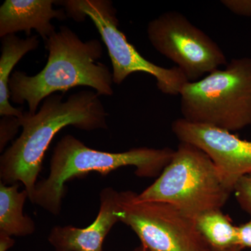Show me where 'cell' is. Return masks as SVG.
I'll use <instances>...</instances> for the list:
<instances>
[{
  "instance_id": "cell-2",
  "label": "cell",
  "mask_w": 251,
  "mask_h": 251,
  "mask_svg": "<svg viewBox=\"0 0 251 251\" xmlns=\"http://www.w3.org/2000/svg\"><path fill=\"white\" fill-rule=\"evenodd\" d=\"M49 51L46 65L35 75L15 72L10 77L11 100L27 103L29 113L37 112L39 104L56 92L65 93L80 86L92 87L99 96L113 94L112 73L101 62L103 46L97 39L87 41L62 26L45 41Z\"/></svg>"
},
{
  "instance_id": "cell-8",
  "label": "cell",
  "mask_w": 251,
  "mask_h": 251,
  "mask_svg": "<svg viewBox=\"0 0 251 251\" xmlns=\"http://www.w3.org/2000/svg\"><path fill=\"white\" fill-rule=\"evenodd\" d=\"M147 33L153 49L176 64L189 82L228 63L215 41L178 11H168L150 21Z\"/></svg>"
},
{
  "instance_id": "cell-16",
  "label": "cell",
  "mask_w": 251,
  "mask_h": 251,
  "mask_svg": "<svg viewBox=\"0 0 251 251\" xmlns=\"http://www.w3.org/2000/svg\"><path fill=\"white\" fill-rule=\"evenodd\" d=\"M19 119L14 116H4L0 121V150L2 151L5 146L18 133Z\"/></svg>"
},
{
  "instance_id": "cell-17",
  "label": "cell",
  "mask_w": 251,
  "mask_h": 251,
  "mask_svg": "<svg viewBox=\"0 0 251 251\" xmlns=\"http://www.w3.org/2000/svg\"><path fill=\"white\" fill-rule=\"evenodd\" d=\"M221 2L234 14L251 17V0H222Z\"/></svg>"
},
{
  "instance_id": "cell-20",
  "label": "cell",
  "mask_w": 251,
  "mask_h": 251,
  "mask_svg": "<svg viewBox=\"0 0 251 251\" xmlns=\"http://www.w3.org/2000/svg\"><path fill=\"white\" fill-rule=\"evenodd\" d=\"M242 247H239V246H236V247L229 248V249L221 251H242Z\"/></svg>"
},
{
  "instance_id": "cell-9",
  "label": "cell",
  "mask_w": 251,
  "mask_h": 251,
  "mask_svg": "<svg viewBox=\"0 0 251 251\" xmlns=\"http://www.w3.org/2000/svg\"><path fill=\"white\" fill-rule=\"evenodd\" d=\"M171 128L180 143L192 145L209 157L232 192L238 181L251 173V141L228 130L183 118L175 120Z\"/></svg>"
},
{
  "instance_id": "cell-19",
  "label": "cell",
  "mask_w": 251,
  "mask_h": 251,
  "mask_svg": "<svg viewBox=\"0 0 251 251\" xmlns=\"http://www.w3.org/2000/svg\"><path fill=\"white\" fill-rule=\"evenodd\" d=\"M15 240L11 236L0 232V251H7L14 247Z\"/></svg>"
},
{
  "instance_id": "cell-12",
  "label": "cell",
  "mask_w": 251,
  "mask_h": 251,
  "mask_svg": "<svg viewBox=\"0 0 251 251\" xmlns=\"http://www.w3.org/2000/svg\"><path fill=\"white\" fill-rule=\"evenodd\" d=\"M39 39L37 36H29L23 39L16 34H10L1 38L0 57V115L14 116L20 118L24 112L22 108H16L9 103V82L11 72L15 66L30 51L37 49Z\"/></svg>"
},
{
  "instance_id": "cell-18",
  "label": "cell",
  "mask_w": 251,
  "mask_h": 251,
  "mask_svg": "<svg viewBox=\"0 0 251 251\" xmlns=\"http://www.w3.org/2000/svg\"><path fill=\"white\" fill-rule=\"evenodd\" d=\"M237 244L243 249L251 248V220L249 222L237 226Z\"/></svg>"
},
{
  "instance_id": "cell-5",
  "label": "cell",
  "mask_w": 251,
  "mask_h": 251,
  "mask_svg": "<svg viewBox=\"0 0 251 251\" xmlns=\"http://www.w3.org/2000/svg\"><path fill=\"white\" fill-rule=\"evenodd\" d=\"M232 193L205 153L180 143L169 165L151 186L136 193V199L168 203L195 220L222 209Z\"/></svg>"
},
{
  "instance_id": "cell-7",
  "label": "cell",
  "mask_w": 251,
  "mask_h": 251,
  "mask_svg": "<svg viewBox=\"0 0 251 251\" xmlns=\"http://www.w3.org/2000/svg\"><path fill=\"white\" fill-rule=\"evenodd\" d=\"M120 221L150 251H211L194 219L168 203L139 201L136 193L119 192Z\"/></svg>"
},
{
  "instance_id": "cell-21",
  "label": "cell",
  "mask_w": 251,
  "mask_h": 251,
  "mask_svg": "<svg viewBox=\"0 0 251 251\" xmlns=\"http://www.w3.org/2000/svg\"><path fill=\"white\" fill-rule=\"evenodd\" d=\"M133 251H149L148 249H146V248L144 247L143 246H142L141 244H140L139 247L135 248L134 250H133Z\"/></svg>"
},
{
  "instance_id": "cell-3",
  "label": "cell",
  "mask_w": 251,
  "mask_h": 251,
  "mask_svg": "<svg viewBox=\"0 0 251 251\" xmlns=\"http://www.w3.org/2000/svg\"><path fill=\"white\" fill-rule=\"evenodd\" d=\"M175 151L169 148H138L125 152H105L89 148L73 135H67L54 149L49 176L36 183L29 200L57 216L69 180L94 172L106 175L127 166L135 167V175L139 177H156L171 163Z\"/></svg>"
},
{
  "instance_id": "cell-1",
  "label": "cell",
  "mask_w": 251,
  "mask_h": 251,
  "mask_svg": "<svg viewBox=\"0 0 251 251\" xmlns=\"http://www.w3.org/2000/svg\"><path fill=\"white\" fill-rule=\"evenodd\" d=\"M99 97L94 91L82 90L64 101L62 95L54 94L44 99L34 115L24 112L18 118L22 133L0 157L1 182L23 183L30 199L46 151L57 133L69 126L85 131L108 128V113Z\"/></svg>"
},
{
  "instance_id": "cell-15",
  "label": "cell",
  "mask_w": 251,
  "mask_h": 251,
  "mask_svg": "<svg viewBox=\"0 0 251 251\" xmlns=\"http://www.w3.org/2000/svg\"><path fill=\"white\" fill-rule=\"evenodd\" d=\"M234 193L241 207L251 215V173L238 181Z\"/></svg>"
},
{
  "instance_id": "cell-11",
  "label": "cell",
  "mask_w": 251,
  "mask_h": 251,
  "mask_svg": "<svg viewBox=\"0 0 251 251\" xmlns=\"http://www.w3.org/2000/svg\"><path fill=\"white\" fill-rule=\"evenodd\" d=\"M54 0H6L0 7V37L25 31L27 37L31 29L39 33L44 41L55 32L51 23L54 18H67L63 9H54Z\"/></svg>"
},
{
  "instance_id": "cell-14",
  "label": "cell",
  "mask_w": 251,
  "mask_h": 251,
  "mask_svg": "<svg viewBox=\"0 0 251 251\" xmlns=\"http://www.w3.org/2000/svg\"><path fill=\"white\" fill-rule=\"evenodd\" d=\"M195 221L211 251H224L238 246L237 226L232 224L228 216L221 209L203 213Z\"/></svg>"
},
{
  "instance_id": "cell-13",
  "label": "cell",
  "mask_w": 251,
  "mask_h": 251,
  "mask_svg": "<svg viewBox=\"0 0 251 251\" xmlns=\"http://www.w3.org/2000/svg\"><path fill=\"white\" fill-rule=\"evenodd\" d=\"M19 184L0 183V232L8 235L25 237L35 231V224L23 214V207L29 194L25 189L18 191Z\"/></svg>"
},
{
  "instance_id": "cell-4",
  "label": "cell",
  "mask_w": 251,
  "mask_h": 251,
  "mask_svg": "<svg viewBox=\"0 0 251 251\" xmlns=\"http://www.w3.org/2000/svg\"><path fill=\"white\" fill-rule=\"evenodd\" d=\"M182 118L229 132L251 126V58L231 59L180 92Z\"/></svg>"
},
{
  "instance_id": "cell-6",
  "label": "cell",
  "mask_w": 251,
  "mask_h": 251,
  "mask_svg": "<svg viewBox=\"0 0 251 251\" xmlns=\"http://www.w3.org/2000/svg\"><path fill=\"white\" fill-rule=\"evenodd\" d=\"M71 17L77 22L90 18L106 46L112 62L113 82L120 85L130 74L143 72L154 77L162 93L179 95L188 82L183 72L176 67L164 68L145 59L127 40L119 29L117 11L109 0H67L59 1Z\"/></svg>"
},
{
  "instance_id": "cell-10",
  "label": "cell",
  "mask_w": 251,
  "mask_h": 251,
  "mask_svg": "<svg viewBox=\"0 0 251 251\" xmlns=\"http://www.w3.org/2000/svg\"><path fill=\"white\" fill-rule=\"evenodd\" d=\"M100 209L90 226L79 228L72 226H55L48 240L55 251H103L105 237L120 221L119 192L112 188L100 193Z\"/></svg>"
}]
</instances>
